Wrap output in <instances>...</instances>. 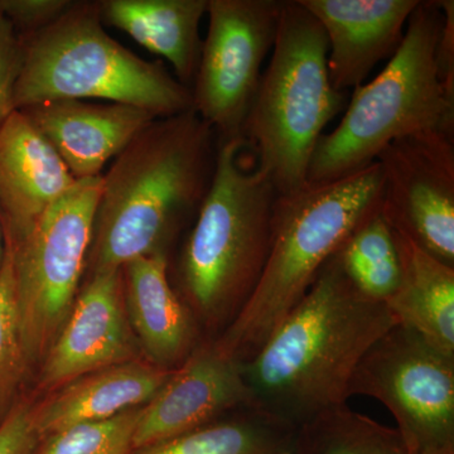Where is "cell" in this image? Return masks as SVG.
Listing matches in <instances>:
<instances>
[{
    "instance_id": "cell-1",
    "label": "cell",
    "mask_w": 454,
    "mask_h": 454,
    "mask_svg": "<svg viewBox=\"0 0 454 454\" xmlns=\"http://www.w3.org/2000/svg\"><path fill=\"white\" fill-rule=\"evenodd\" d=\"M216 151V134L193 110L140 131L101 176L88 277L154 254L169 258L207 195Z\"/></svg>"
},
{
    "instance_id": "cell-2",
    "label": "cell",
    "mask_w": 454,
    "mask_h": 454,
    "mask_svg": "<svg viewBox=\"0 0 454 454\" xmlns=\"http://www.w3.org/2000/svg\"><path fill=\"white\" fill-rule=\"evenodd\" d=\"M395 325L387 304L358 294L328 259L300 303L240 364L254 404L295 428L348 404L361 360Z\"/></svg>"
},
{
    "instance_id": "cell-3",
    "label": "cell",
    "mask_w": 454,
    "mask_h": 454,
    "mask_svg": "<svg viewBox=\"0 0 454 454\" xmlns=\"http://www.w3.org/2000/svg\"><path fill=\"white\" fill-rule=\"evenodd\" d=\"M277 196L241 137L217 140L210 188L179 253L176 291L207 333L220 336L255 292Z\"/></svg>"
},
{
    "instance_id": "cell-4",
    "label": "cell",
    "mask_w": 454,
    "mask_h": 454,
    "mask_svg": "<svg viewBox=\"0 0 454 454\" xmlns=\"http://www.w3.org/2000/svg\"><path fill=\"white\" fill-rule=\"evenodd\" d=\"M378 160L330 184L278 195L267 264L252 298L214 339L239 364L247 363L301 301L343 241L380 208Z\"/></svg>"
},
{
    "instance_id": "cell-5",
    "label": "cell",
    "mask_w": 454,
    "mask_h": 454,
    "mask_svg": "<svg viewBox=\"0 0 454 454\" xmlns=\"http://www.w3.org/2000/svg\"><path fill=\"white\" fill-rule=\"evenodd\" d=\"M442 25L439 0L418 4L389 64L372 82L355 89L339 127L319 138L307 184L354 175L411 134L454 129V92L441 82L435 59Z\"/></svg>"
},
{
    "instance_id": "cell-6",
    "label": "cell",
    "mask_w": 454,
    "mask_h": 454,
    "mask_svg": "<svg viewBox=\"0 0 454 454\" xmlns=\"http://www.w3.org/2000/svg\"><path fill=\"white\" fill-rule=\"evenodd\" d=\"M327 57L316 18L298 0H283L270 62L241 130L278 195L306 186L317 143L348 104L330 82Z\"/></svg>"
},
{
    "instance_id": "cell-7",
    "label": "cell",
    "mask_w": 454,
    "mask_h": 454,
    "mask_svg": "<svg viewBox=\"0 0 454 454\" xmlns=\"http://www.w3.org/2000/svg\"><path fill=\"white\" fill-rule=\"evenodd\" d=\"M22 41L16 110L86 98L140 107L157 118L193 110L191 89L160 61H145L110 37L98 2H73L55 23Z\"/></svg>"
},
{
    "instance_id": "cell-8",
    "label": "cell",
    "mask_w": 454,
    "mask_h": 454,
    "mask_svg": "<svg viewBox=\"0 0 454 454\" xmlns=\"http://www.w3.org/2000/svg\"><path fill=\"white\" fill-rule=\"evenodd\" d=\"M101 177L77 181L17 244L13 256L20 334L29 366L46 356L70 315L86 262Z\"/></svg>"
},
{
    "instance_id": "cell-9",
    "label": "cell",
    "mask_w": 454,
    "mask_h": 454,
    "mask_svg": "<svg viewBox=\"0 0 454 454\" xmlns=\"http://www.w3.org/2000/svg\"><path fill=\"white\" fill-rule=\"evenodd\" d=\"M384 404L408 454H454V357L403 325L390 328L361 360L349 397Z\"/></svg>"
},
{
    "instance_id": "cell-10",
    "label": "cell",
    "mask_w": 454,
    "mask_h": 454,
    "mask_svg": "<svg viewBox=\"0 0 454 454\" xmlns=\"http://www.w3.org/2000/svg\"><path fill=\"white\" fill-rule=\"evenodd\" d=\"M282 7L283 0H208V31L191 91L193 112L217 140L241 137Z\"/></svg>"
},
{
    "instance_id": "cell-11",
    "label": "cell",
    "mask_w": 454,
    "mask_h": 454,
    "mask_svg": "<svg viewBox=\"0 0 454 454\" xmlns=\"http://www.w3.org/2000/svg\"><path fill=\"white\" fill-rule=\"evenodd\" d=\"M378 162L382 216L424 252L454 267V129L397 139Z\"/></svg>"
},
{
    "instance_id": "cell-12",
    "label": "cell",
    "mask_w": 454,
    "mask_h": 454,
    "mask_svg": "<svg viewBox=\"0 0 454 454\" xmlns=\"http://www.w3.org/2000/svg\"><path fill=\"white\" fill-rule=\"evenodd\" d=\"M247 405L255 404L240 364L214 339L201 340L153 399L143 405L133 450L181 437Z\"/></svg>"
},
{
    "instance_id": "cell-13",
    "label": "cell",
    "mask_w": 454,
    "mask_h": 454,
    "mask_svg": "<svg viewBox=\"0 0 454 454\" xmlns=\"http://www.w3.org/2000/svg\"><path fill=\"white\" fill-rule=\"evenodd\" d=\"M136 360L139 345L128 319L121 269L92 274L43 358L38 387L52 393L86 373Z\"/></svg>"
},
{
    "instance_id": "cell-14",
    "label": "cell",
    "mask_w": 454,
    "mask_h": 454,
    "mask_svg": "<svg viewBox=\"0 0 454 454\" xmlns=\"http://www.w3.org/2000/svg\"><path fill=\"white\" fill-rule=\"evenodd\" d=\"M55 149L76 181L103 176L104 167L157 116L118 103L53 100L20 110Z\"/></svg>"
},
{
    "instance_id": "cell-15",
    "label": "cell",
    "mask_w": 454,
    "mask_h": 454,
    "mask_svg": "<svg viewBox=\"0 0 454 454\" xmlns=\"http://www.w3.org/2000/svg\"><path fill=\"white\" fill-rule=\"evenodd\" d=\"M327 37V68L334 89L363 85L379 61L393 55L420 0H298Z\"/></svg>"
},
{
    "instance_id": "cell-16",
    "label": "cell",
    "mask_w": 454,
    "mask_h": 454,
    "mask_svg": "<svg viewBox=\"0 0 454 454\" xmlns=\"http://www.w3.org/2000/svg\"><path fill=\"white\" fill-rule=\"evenodd\" d=\"M31 121L16 110L0 127V221L17 244L76 184Z\"/></svg>"
},
{
    "instance_id": "cell-17",
    "label": "cell",
    "mask_w": 454,
    "mask_h": 454,
    "mask_svg": "<svg viewBox=\"0 0 454 454\" xmlns=\"http://www.w3.org/2000/svg\"><path fill=\"white\" fill-rule=\"evenodd\" d=\"M121 271L128 319L139 348L146 361L173 372L201 340L195 317L170 280L168 256H143Z\"/></svg>"
},
{
    "instance_id": "cell-18",
    "label": "cell",
    "mask_w": 454,
    "mask_h": 454,
    "mask_svg": "<svg viewBox=\"0 0 454 454\" xmlns=\"http://www.w3.org/2000/svg\"><path fill=\"white\" fill-rule=\"evenodd\" d=\"M172 372L149 361L136 360L86 373L33 404L35 429L43 439L76 424L139 408L153 399Z\"/></svg>"
},
{
    "instance_id": "cell-19",
    "label": "cell",
    "mask_w": 454,
    "mask_h": 454,
    "mask_svg": "<svg viewBox=\"0 0 454 454\" xmlns=\"http://www.w3.org/2000/svg\"><path fill=\"white\" fill-rule=\"evenodd\" d=\"M104 25L127 33L146 51L167 59L179 82L191 89L201 55L200 25L208 0H98Z\"/></svg>"
},
{
    "instance_id": "cell-20",
    "label": "cell",
    "mask_w": 454,
    "mask_h": 454,
    "mask_svg": "<svg viewBox=\"0 0 454 454\" xmlns=\"http://www.w3.org/2000/svg\"><path fill=\"white\" fill-rule=\"evenodd\" d=\"M394 235L402 278L387 309L396 325L454 357V267L424 252L402 232L394 230Z\"/></svg>"
},
{
    "instance_id": "cell-21",
    "label": "cell",
    "mask_w": 454,
    "mask_h": 454,
    "mask_svg": "<svg viewBox=\"0 0 454 454\" xmlns=\"http://www.w3.org/2000/svg\"><path fill=\"white\" fill-rule=\"evenodd\" d=\"M295 432L291 424L247 405L181 437L131 454H292Z\"/></svg>"
},
{
    "instance_id": "cell-22",
    "label": "cell",
    "mask_w": 454,
    "mask_h": 454,
    "mask_svg": "<svg viewBox=\"0 0 454 454\" xmlns=\"http://www.w3.org/2000/svg\"><path fill=\"white\" fill-rule=\"evenodd\" d=\"M330 260L367 300L387 304L399 286L402 264L395 235L380 208L348 235Z\"/></svg>"
},
{
    "instance_id": "cell-23",
    "label": "cell",
    "mask_w": 454,
    "mask_h": 454,
    "mask_svg": "<svg viewBox=\"0 0 454 454\" xmlns=\"http://www.w3.org/2000/svg\"><path fill=\"white\" fill-rule=\"evenodd\" d=\"M292 454H408L395 428L337 406L316 415L295 432Z\"/></svg>"
},
{
    "instance_id": "cell-24",
    "label": "cell",
    "mask_w": 454,
    "mask_h": 454,
    "mask_svg": "<svg viewBox=\"0 0 454 454\" xmlns=\"http://www.w3.org/2000/svg\"><path fill=\"white\" fill-rule=\"evenodd\" d=\"M29 372L18 317L13 256L7 245L0 270V427L22 399Z\"/></svg>"
},
{
    "instance_id": "cell-25",
    "label": "cell",
    "mask_w": 454,
    "mask_h": 454,
    "mask_svg": "<svg viewBox=\"0 0 454 454\" xmlns=\"http://www.w3.org/2000/svg\"><path fill=\"white\" fill-rule=\"evenodd\" d=\"M143 406L41 439L33 454H131Z\"/></svg>"
},
{
    "instance_id": "cell-26",
    "label": "cell",
    "mask_w": 454,
    "mask_h": 454,
    "mask_svg": "<svg viewBox=\"0 0 454 454\" xmlns=\"http://www.w3.org/2000/svg\"><path fill=\"white\" fill-rule=\"evenodd\" d=\"M25 62V43L0 9V127L14 109V94Z\"/></svg>"
},
{
    "instance_id": "cell-27",
    "label": "cell",
    "mask_w": 454,
    "mask_h": 454,
    "mask_svg": "<svg viewBox=\"0 0 454 454\" xmlns=\"http://www.w3.org/2000/svg\"><path fill=\"white\" fill-rule=\"evenodd\" d=\"M73 0H0V9L22 40L55 23Z\"/></svg>"
},
{
    "instance_id": "cell-28",
    "label": "cell",
    "mask_w": 454,
    "mask_h": 454,
    "mask_svg": "<svg viewBox=\"0 0 454 454\" xmlns=\"http://www.w3.org/2000/svg\"><path fill=\"white\" fill-rule=\"evenodd\" d=\"M40 442L33 422V403L22 397L0 427V454H33Z\"/></svg>"
},
{
    "instance_id": "cell-29",
    "label": "cell",
    "mask_w": 454,
    "mask_h": 454,
    "mask_svg": "<svg viewBox=\"0 0 454 454\" xmlns=\"http://www.w3.org/2000/svg\"><path fill=\"white\" fill-rule=\"evenodd\" d=\"M439 2L443 11V25L439 35L435 59L441 82L454 92V3L452 0Z\"/></svg>"
},
{
    "instance_id": "cell-30",
    "label": "cell",
    "mask_w": 454,
    "mask_h": 454,
    "mask_svg": "<svg viewBox=\"0 0 454 454\" xmlns=\"http://www.w3.org/2000/svg\"><path fill=\"white\" fill-rule=\"evenodd\" d=\"M5 253H7V245H5L4 230H3L2 221H0V270L4 262Z\"/></svg>"
}]
</instances>
